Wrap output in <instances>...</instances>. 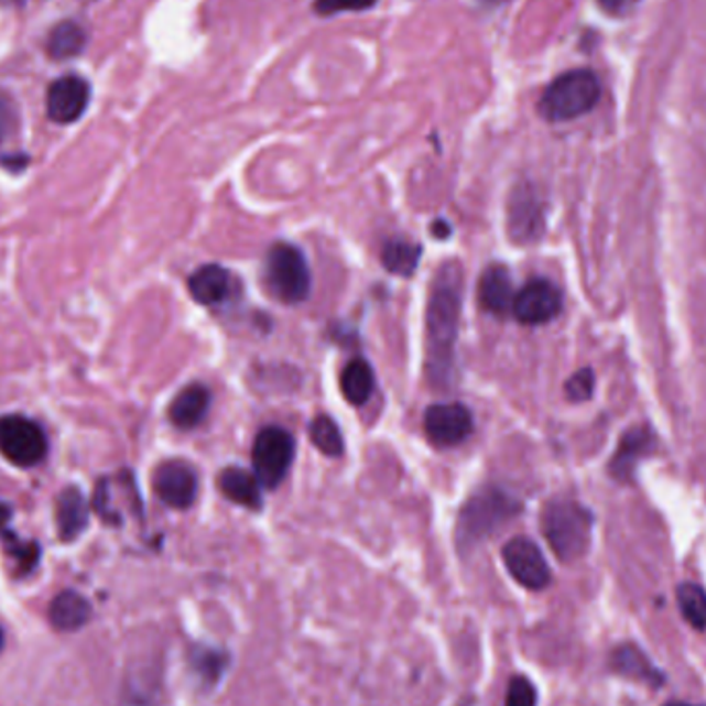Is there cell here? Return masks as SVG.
Listing matches in <instances>:
<instances>
[{"instance_id":"cell-3","label":"cell","mask_w":706,"mask_h":706,"mask_svg":"<svg viewBox=\"0 0 706 706\" xmlns=\"http://www.w3.org/2000/svg\"><path fill=\"white\" fill-rule=\"evenodd\" d=\"M542 529L562 562L583 558L591 545L593 517L575 500H552L542 512Z\"/></svg>"},{"instance_id":"cell-32","label":"cell","mask_w":706,"mask_h":706,"mask_svg":"<svg viewBox=\"0 0 706 706\" xmlns=\"http://www.w3.org/2000/svg\"><path fill=\"white\" fill-rule=\"evenodd\" d=\"M599 7L609 13V15H624L639 0H597Z\"/></svg>"},{"instance_id":"cell-29","label":"cell","mask_w":706,"mask_h":706,"mask_svg":"<svg viewBox=\"0 0 706 706\" xmlns=\"http://www.w3.org/2000/svg\"><path fill=\"white\" fill-rule=\"evenodd\" d=\"M504 706H537V691L525 675H514L510 680Z\"/></svg>"},{"instance_id":"cell-28","label":"cell","mask_w":706,"mask_h":706,"mask_svg":"<svg viewBox=\"0 0 706 706\" xmlns=\"http://www.w3.org/2000/svg\"><path fill=\"white\" fill-rule=\"evenodd\" d=\"M4 547L7 552L17 560V566L21 568V573H28L32 571L33 566L37 564L40 560V547L35 542H19L15 535H7L4 537Z\"/></svg>"},{"instance_id":"cell-15","label":"cell","mask_w":706,"mask_h":706,"mask_svg":"<svg viewBox=\"0 0 706 706\" xmlns=\"http://www.w3.org/2000/svg\"><path fill=\"white\" fill-rule=\"evenodd\" d=\"M514 296L517 294L512 290V278L504 264H490L481 273L479 285H477V297L484 311L502 316L512 311Z\"/></svg>"},{"instance_id":"cell-8","label":"cell","mask_w":706,"mask_h":706,"mask_svg":"<svg viewBox=\"0 0 706 706\" xmlns=\"http://www.w3.org/2000/svg\"><path fill=\"white\" fill-rule=\"evenodd\" d=\"M502 558L510 576L525 589L542 591L550 585L552 580L550 566L543 558L542 550L531 540L526 537L510 540L502 550Z\"/></svg>"},{"instance_id":"cell-19","label":"cell","mask_w":706,"mask_h":706,"mask_svg":"<svg viewBox=\"0 0 706 706\" xmlns=\"http://www.w3.org/2000/svg\"><path fill=\"white\" fill-rule=\"evenodd\" d=\"M217 486L221 493L233 504H240L248 510L263 509V493L257 476L248 474L240 467H228L217 477Z\"/></svg>"},{"instance_id":"cell-36","label":"cell","mask_w":706,"mask_h":706,"mask_svg":"<svg viewBox=\"0 0 706 706\" xmlns=\"http://www.w3.org/2000/svg\"><path fill=\"white\" fill-rule=\"evenodd\" d=\"M2 647H4V634H2V630H0V651H2Z\"/></svg>"},{"instance_id":"cell-35","label":"cell","mask_w":706,"mask_h":706,"mask_svg":"<svg viewBox=\"0 0 706 706\" xmlns=\"http://www.w3.org/2000/svg\"><path fill=\"white\" fill-rule=\"evenodd\" d=\"M25 0H0L2 7H21Z\"/></svg>"},{"instance_id":"cell-23","label":"cell","mask_w":706,"mask_h":706,"mask_svg":"<svg viewBox=\"0 0 706 706\" xmlns=\"http://www.w3.org/2000/svg\"><path fill=\"white\" fill-rule=\"evenodd\" d=\"M85 44H87V35L83 32L82 25H77L75 21H63L50 33V58L54 61L75 58L82 54Z\"/></svg>"},{"instance_id":"cell-5","label":"cell","mask_w":706,"mask_h":706,"mask_svg":"<svg viewBox=\"0 0 706 706\" xmlns=\"http://www.w3.org/2000/svg\"><path fill=\"white\" fill-rule=\"evenodd\" d=\"M264 278L271 294L285 304H300L311 294V269L294 245L278 242L269 248Z\"/></svg>"},{"instance_id":"cell-2","label":"cell","mask_w":706,"mask_h":706,"mask_svg":"<svg viewBox=\"0 0 706 706\" xmlns=\"http://www.w3.org/2000/svg\"><path fill=\"white\" fill-rule=\"evenodd\" d=\"M521 509V502L504 490L493 486L481 488L460 509L455 529L457 547L460 552H471L484 540L492 537L498 529L510 523Z\"/></svg>"},{"instance_id":"cell-4","label":"cell","mask_w":706,"mask_h":706,"mask_svg":"<svg viewBox=\"0 0 706 706\" xmlns=\"http://www.w3.org/2000/svg\"><path fill=\"white\" fill-rule=\"evenodd\" d=\"M601 98V85L589 68H575L556 77L543 91L540 115L550 122H566L591 112Z\"/></svg>"},{"instance_id":"cell-10","label":"cell","mask_w":706,"mask_h":706,"mask_svg":"<svg viewBox=\"0 0 706 706\" xmlns=\"http://www.w3.org/2000/svg\"><path fill=\"white\" fill-rule=\"evenodd\" d=\"M562 311V294L552 281H526L512 302V314L523 325H545Z\"/></svg>"},{"instance_id":"cell-13","label":"cell","mask_w":706,"mask_h":706,"mask_svg":"<svg viewBox=\"0 0 706 706\" xmlns=\"http://www.w3.org/2000/svg\"><path fill=\"white\" fill-rule=\"evenodd\" d=\"M509 231L514 242H533L542 236L543 209L542 200L533 186L521 184L512 191L509 200Z\"/></svg>"},{"instance_id":"cell-12","label":"cell","mask_w":706,"mask_h":706,"mask_svg":"<svg viewBox=\"0 0 706 706\" xmlns=\"http://www.w3.org/2000/svg\"><path fill=\"white\" fill-rule=\"evenodd\" d=\"M91 98V87L83 77L66 75L50 85L46 112L56 124H70L79 120Z\"/></svg>"},{"instance_id":"cell-7","label":"cell","mask_w":706,"mask_h":706,"mask_svg":"<svg viewBox=\"0 0 706 706\" xmlns=\"http://www.w3.org/2000/svg\"><path fill=\"white\" fill-rule=\"evenodd\" d=\"M48 441L44 430L30 417H0V455L17 467H33L46 457Z\"/></svg>"},{"instance_id":"cell-33","label":"cell","mask_w":706,"mask_h":706,"mask_svg":"<svg viewBox=\"0 0 706 706\" xmlns=\"http://www.w3.org/2000/svg\"><path fill=\"white\" fill-rule=\"evenodd\" d=\"M11 127H13V112L4 101H0V143L4 141V137L11 131Z\"/></svg>"},{"instance_id":"cell-11","label":"cell","mask_w":706,"mask_h":706,"mask_svg":"<svg viewBox=\"0 0 706 706\" xmlns=\"http://www.w3.org/2000/svg\"><path fill=\"white\" fill-rule=\"evenodd\" d=\"M153 490L170 509H188L197 498L198 477L191 465L182 460H165L155 469Z\"/></svg>"},{"instance_id":"cell-31","label":"cell","mask_w":706,"mask_h":706,"mask_svg":"<svg viewBox=\"0 0 706 706\" xmlns=\"http://www.w3.org/2000/svg\"><path fill=\"white\" fill-rule=\"evenodd\" d=\"M593 387H595V374L591 368H583L566 382V397L571 401H587L593 394Z\"/></svg>"},{"instance_id":"cell-38","label":"cell","mask_w":706,"mask_h":706,"mask_svg":"<svg viewBox=\"0 0 706 706\" xmlns=\"http://www.w3.org/2000/svg\"><path fill=\"white\" fill-rule=\"evenodd\" d=\"M667 706H691V705H684V703H672V705Z\"/></svg>"},{"instance_id":"cell-20","label":"cell","mask_w":706,"mask_h":706,"mask_svg":"<svg viewBox=\"0 0 706 706\" xmlns=\"http://www.w3.org/2000/svg\"><path fill=\"white\" fill-rule=\"evenodd\" d=\"M50 622L61 632H75L89 622L91 606L75 591L58 593L48 609Z\"/></svg>"},{"instance_id":"cell-1","label":"cell","mask_w":706,"mask_h":706,"mask_svg":"<svg viewBox=\"0 0 706 706\" xmlns=\"http://www.w3.org/2000/svg\"><path fill=\"white\" fill-rule=\"evenodd\" d=\"M463 308V273L457 263H444L430 287L426 311V374L434 387L450 380Z\"/></svg>"},{"instance_id":"cell-16","label":"cell","mask_w":706,"mask_h":706,"mask_svg":"<svg viewBox=\"0 0 706 706\" xmlns=\"http://www.w3.org/2000/svg\"><path fill=\"white\" fill-rule=\"evenodd\" d=\"M653 448V434L651 430L647 427H634V430H628L622 441H620V446L616 448V455L613 459L609 463V474L620 479V481H628L634 469H637V463Z\"/></svg>"},{"instance_id":"cell-37","label":"cell","mask_w":706,"mask_h":706,"mask_svg":"<svg viewBox=\"0 0 706 706\" xmlns=\"http://www.w3.org/2000/svg\"><path fill=\"white\" fill-rule=\"evenodd\" d=\"M486 2H492V4H500V2H507V0H486Z\"/></svg>"},{"instance_id":"cell-18","label":"cell","mask_w":706,"mask_h":706,"mask_svg":"<svg viewBox=\"0 0 706 706\" xmlns=\"http://www.w3.org/2000/svg\"><path fill=\"white\" fill-rule=\"evenodd\" d=\"M211 405V393L203 384H188L181 393L174 397L170 405V420L181 430L197 427Z\"/></svg>"},{"instance_id":"cell-30","label":"cell","mask_w":706,"mask_h":706,"mask_svg":"<svg viewBox=\"0 0 706 706\" xmlns=\"http://www.w3.org/2000/svg\"><path fill=\"white\" fill-rule=\"evenodd\" d=\"M374 4L377 0H314V11L318 15L330 17L344 11H366Z\"/></svg>"},{"instance_id":"cell-27","label":"cell","mask_w":706,"mask_h":706,"mask_svg":"<svg viewBox=\"0 0 706 706\" xmlns=\"http://www.w3.org/2000/svg\"><path fill=\"white\" fill-rule=\"evenodd\" d=\"M677 604L684 618L696 630H706V591L700 585L684 583L677 587Z\"/></svg>"},{"instance_id":"cell-14","label":"cell","mask_w":706,"mask_h":706,"mask_svg":"<svg viewBox=\"0 0 706 706\" xmlns=\"http://www.w3.org/2000/svg\"><path fill=\"white\" fill-rule=\"evenodd\" d=\"M188 292L200 306H219L233 294V278L219 264H205L191 275Z\"/></svg>"},{"instance_id":"cell-26","label":"cell","mask_w":706,"mask_h":706,"mask_svg":"<svg viewBox=\"0 0 706 706\" xmlns=\"http://www.w3.org/2000/svg\"><path fill=\"white\" fill-rule=\"evenodd\" d=\"M311 441L327 457H341L346 450L341 430L330 420L329 415L314 417L313 424H311Z\"/></svg>"},{"instance_id":"cell-34","label":"cell","mask_w":706,"mask_h":706,"mask_svg":"<svg viewBox=\"0 0 706 706\" xmlns=\"http://www.w3.org/2000/svg\"><path fill=\"white\" fill-rule=\"evenodd\" d=\"M11 519V509L7 504H0V529L9 523Z\"/></svg>"},{"instance_id":"cell-24","label":"cell","mask_w":706,"mask_h":706,"mask_svg":"<svg viewBox=\"0 0 706 706\" xmlns=\"http://www.w3.org/2000/svg\"><path fill=\"white\" fill-rule=\"evenodd\" d=\"M228 663H230V655L221 649H214L207 644H197L191 649V665L195 674L209 686H215L221 680Z\"/></svg>"},{"instance_id":"cell-22","label":"cell","mask_w":706,"mask_h":706,"mask_svg":"<svg viewBox=\"0 0 706 706\" xmlns=\"http://www.w3.org/2000/svg\"><path fill=\"white\" fill-rule=\"evenodd\" d=\"M341 393L349 405H363L374 393V372L366 360L349 361L341 372Z\"/></svg>"},{"instance_id":"cell-21","label":"cell","mask_w":706,"mask_h":706,"mask_svg":"<svg viewBox=\"0 0 706 706\" xmlns=\"http://www.w3.org/2000/svg\"><path fill=\"white\" fill-rule=\"evenodd\" d=\"M611 665L616 672L628 675V677H637L651 686H661L665 682V677L658 667L632 644H624V647L616 649V653L611 655Z\"/></svg>"},{"instance_id":"cell-17","label":"cell","mask_w":706,"mask_h":706,"mask_svg":"<svg viewBox=\"0 0 706 706\" xmlns=\"http://www.w3.org/2000/svg\"><path fill=\"white\" fill-rule=\"evenodd\" d=\"M89 523V504L77 488H66L56 498V526L63 542H73Z\"/></svg>"},{"instance_id":"cell-9","label":"cell","mask_w":706,"mask_h":706,"mask_svg":"<svg viewBox=\"0 0 706 706\" xmlns=\"http://www.w3.org/2000/svg\"><path fill=\"white\" fill-rule=\"evenodd\" d=\"M427 441L438 448H450L465 443L474 430L471 411L460 403H441L427 408L424 415Z\"/></svg>"},{"instance_id":"cell-25","label":"cell","mask_w":706,"mask_h":706,"mask_svg":"<svg viewBox=\"0 0 706 706\" xmlns=\"http://www.w3.org/2000/svg\"><path fill=\"white\" fill-rule=\"evenodd\" d=\"M422 259V247L408 240H391L382 248V264L401 278H410Z\"/></svg>"},{"instance_id":"cell-6","label":"cell","mask_w":706,"mask_h":706,"mask_svg":"<svg viewBox=\"0 0 706 706\" xmlns=\"http://www.w3.org/2000/svg\"><path fill=\"white\" fill-rule=\"evenodd\" d=\"M296 453L294 436L280 426L264 427L252 446L254 476L267 490H275L287 476Z\"/></svg>"}]
</instances>
